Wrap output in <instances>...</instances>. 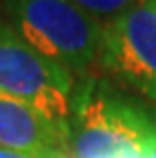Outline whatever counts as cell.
<instances>
[{"label": "cell", "instance_id": "obj_1", "mask_svg": "<svg viewBox=\"0 0 156 158\" xmlns=\"http://www.w3.org/2000/svg\"><path fill=\"white\" fill-rule=\"evenodd\" d=\"M156 152V110L120 93L103 79L73 89L69 158H150Z\"/></svg>", "mask_w": 156, "mask_h": 158}, {"label": "cell", "instance_id": "obj_2", "mask_svg": "<svg viewBox=\"0 0 156 158\" xmlns=\"http://www.w3.org/2000/svg\"><path fill=\"white\" fill-rule=\"evenodd\" d=\"M14 31L43 57L83 73L99 53L103 24L73 0H0Z\"/></svg>", "mask_w": 156, "mask_h": 158}, {"label": "cell", "instance_id": "obj_3", "mask_svg": "<svg viewBox=\"0 0 156 158\" xmlns=\"http://www.w3.org/2000/svg\"><path fill=\"white\" fill-rule=\"evenodd\" d=\"M0 93L35 107L69 134L71 71L43 57L6 23H0Z\"/></svg>", "mask_w": 156, "mask_h": 158}, {"label": "cell", "instance_id": "obj_4", "mask_svg": "<svg viewBox=\"0 0 156 158\" xmlns=\"http://www.w3.org/2000/svg\"><path fill=\"white\" fill-rule=\"evenodd\" d=\"M99 57L116 79L156 99V0H138L103 24Z\"/></svg>", "mask_w": 156, "mask_h": 158}, {"label": "cell", "instance_id": "obj_5", "mask_svg": "<svg viewBox=\"0 0 156 158\" xmlns=\"http://www.w3.org/2000/svg\"><path fill=\"white\" fill-rule=\"evenodd\" d=\"M0 146L35 154H67V130L55 126L35 107L0 93Z\"/></svg>", "mask_w": 156, "mask_h": 158}, {"label": "cell", "instance_id": "obj_6", "mask_svg": "<svg viewBox=\"0 0 156 158\" xmlns=\"http://www.w3.org/2000/svg\"><path fill=\"white\" fill-rule=\"evenodd\" d=\"M73 2L83 10H87L89 14H93L95 19L112 20L124 10H128L132 4H136L138 0H73Z\"/></svg>", "mask_w": 156, "mask_h": 158}, {"label": "cell", "instance_id": "obj_7", "mask_svg": "<svg viewBox=\"0 0 156 158\" xmlns=\"http://www.w3.org/2000/svg\"><path fill=\"white\" fill-rule=\"evenodd\" d=\"M65 152H45V154H35V152H23V150H12V148H2L0 146V158H65Z\"/></svg>", "mask_w": 156, "mask_h": 158}, {"label": "cell", "instance_id": "obj_8", "mask_svg": "<svg viewBox=\"0 0 156 158\" xmlns=\"http://www.w3.org/2000/svg\"><path fill=\"white\" fill-rule=\"evenodd\" d=\"M150 158H156V152H154V154H152V156H150Z\"/></svg>", "mask_w": 156, "mask_h": 158}, {"label": "cell", "instance_id": "obj_9", "mask_svg": "<svg viewBox=\"0 0 156 158\" xmlns=\"http://www.w3.org/2000/svg\"><path fill=\"white\" fill-rule=\"evenodd\" d=\"M65 158H69V156H65Z\"/></svg>", "mask_w": 156, "mask_h": 158}]
</instances>
